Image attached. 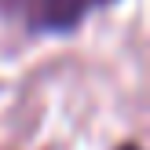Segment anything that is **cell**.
<instances>
[{"label": "cell", "instance_id": "2", "mask_svg": "<svg viewBox=\"0 0 150 150\" xmlns=\"http://www.w3.org/2000/svg\"><path fill=\"white\" fill-rule=\"evenodd\" d=\"M121 150H139V146H136V143H128V146H121Z\"/></svg>", "mask_w": 150, "mask_h": 150}, {"label": "cell", "instance_id": "1", "mask_svg": "<svg viewBox=\"0 0 150 150\" xmlns=\"http://www.w3.org/2000/svg\"><path fill=\"white\" fill-rule=\"evenodd\" d=\"M95 0H37L33 7V26L48 29V33H62V29H73L88 11H92Z\"/></svg>", "mask_w": 150, "mask_h": 150}]
</instances>
